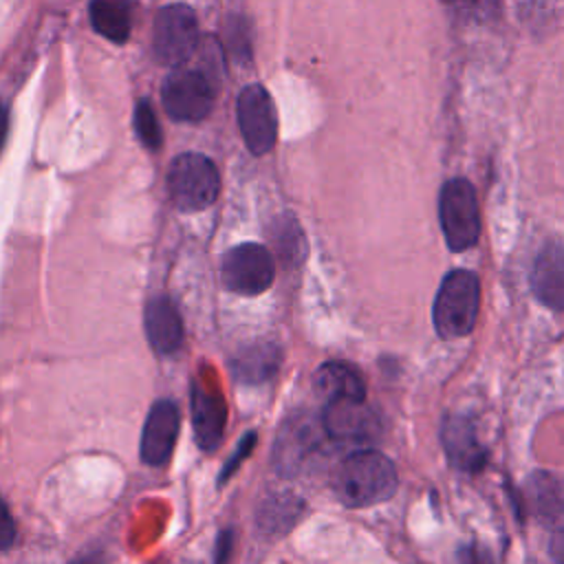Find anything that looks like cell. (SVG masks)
Masks as SVG:
<instances>
[{
    "instance_id": "obj_5",
    "label": "cell",
    "mask_w": 564,
    "mask_h": 564,
    "mask_svg": "<svg viewBox=\"0 0 564 564\" xmlns=\"http://www.w3.org/2000/svg\"><path fill=\"white\" fill-rule=\"evenodd\" d=\"M198 20L187 4H167L156 11L152 26V53L159 64L178 68L198 46Z\"/></svg>"
},
{
    "instance_id": "obj_9",
    "label": "cell",
    "mask_w": 564,
    "mask_h": 564,
    "mask_svg": "<svg viewBox=\"0 0 564 564\" xmlns=\"http://www.w3.org/2000/svg\"><path fill=\"white\" fill-rule=\"evenodd\" d=\"M322 427L328 438L344 445H364L379 436V416L375 410L364 401L355 399H341V401H328Z\"/></svg>"
},
{
    "instance_id": "obj_21",
    "label": "cell",
    "mask_w": 564,
    "mask_h": 564,
    "mask_svg": "<svg viewBox=\"0 0 564 564\" xmlns=\"http://www.w3.org/2000/svg\"><path fill=\"white\" fill-rule=\"evenodd\" d=\"M300 509H302V505L297 498L273 496L262 502V507L258 511V520H260L262 529H267V531H284L293 524Z\"/></svg>"
},
{
    "instance_id": "obj_24",
    "label": "cell",
    "mask_w": 564,
    "mask_h": 564,
    "mask_svg": "<svg viewBox=\"0 0 564 564\" xmlns=\"http://www.w3.org/2000/svg\"><path fill=\"white\" fill-rule=\"evenodd\" d=\"M458 564H494V555L485 546L471 542L458 551Z\"/></svg>"
},
{
    "instance_id": "obj_2",
    "label": "cell",
    "mask_w": 564,
    "mask_h": 564,
    "mask_svg": "<svg viewBox=\"0 0 564 564\" xmlns=\"http://www.w3.org/2000/svg\"><path fill=\"white\" fill-rule=\"evenodd\" d=\"M480 306V282L471 271H449L434 300V326L443 339H456L471 333Z\"/></svg>"
},
{
    "instance_id": "obj_13",
    "label": "cell",
    "mask_w": 564,
    "mask_h": 564,
    "mask_svg": "<svg viewBox=\"0 0 564 564\" xmlns=\"http://www.w3.org/2000/svg\"><path fill=\"white\" fill-rule=\"evenodd\" d=\"M533 295L549 308L564 311V247L549 242L535 258L531 273Z\"/></svg>"
},
{
    "instance_id": "obj_26",
    "label": "cell",
    "mask_w": 564,
    "mask_h": 564,
    "mask_svg": "<svg viewBox=\"0 0 564 564\" xmlns=\"http://www.w3.org/2000/svg\"><path fill=\"white\" fill-rule=\"evenodd\" d=\"M549 551L553 555V560L557 564H564V527L555 531V535L551 538V544H549Z\"/></svg>"
},
{
    "instance_id": "obj_17",
    "label": "cell",
    "mask_w": 564,
    "mask_h": 564,
    "mask_svg": "<svg viewBox=\"0 0 564 564\" xmlns=\"http://www.w3.org/2000/svg\"><path fill=\"white\" fill-rule=\"evenodd\" d=\"M93 29L115 44H123L132 31V0H90Z\"/></svg>"
},
{
    "instance_id": "obj_29",
    "label": "cell",
    "mask_w": 564,
    "mask_h": 564,
    "mask_svg": "<svg viewBox=\"0 0 564 564\" xmlns=\"http://www.w3.org/2000/svg\"><path fill=\"white\" fill-rule=\"evenodd\" d=\"M445 2H456V0H445Z\"/></svg>"
},
{
    "instance_id": "obj_4",
    "label": "cell",
    "mask_w": 564,
    "mask_h": 564,
    "mask_svg": "<svg viewBox=\"0 0 564 564\" xmlns=\"http://www.w3.org/2000/svg\"><path fill=\"white\" fill-rule=\"evenodd\" d=\"M438 220L452 251H465L480 236V212L476 189L465 178H449L441 187Z\"/></svg>"
},
{
    "instance_id": "obj_8",
    "label": "cell",
    "mask_w": 564,
    "mask_h": 564,
    "mask_svg": "<svg viewBox=\"0 0 564 564\" xmlns=\"http://www.w3.org/2000/svg\"><path fill=\"white\" fill-rule=\"evenodd\" d=\"M240 134L253 154H267L278 139V115L269 93L260 84H249L236 99Z\"/></svg>"
},
{
    "instance_id": "obj_16",
    "label": "cell",
    "mask_w": 564,
    "mask_h": 564,
    "mask_svg": "<svg viewBox=\"0 0 564 564\" xmlns=\"http://www.w3.org/2000/svg\"><path fill=\"white\" fill-rule=\"evenodd\" d=\"M527 505L544 522L564 527V478L553 474H535L527 487Z\"/></svg>"
},
{
    "instance_id": "obj_20",
    "label": "cell",
    "mask_w": 564,
    "mask_h": 564,
    "mask_svg": "<svg viewBox=\"0 0 564 564\" xmlns=\"http://www.w3.org/2000/svg\"><path fill=\"white\" fill-rule=\"evenodd\" d=\"M271 238H273L275 251L280 253V258H282L286 264H295V262H300V260L304 258L306 242H304L302 229H300V225L295 223L293 216H280V218L273 223Z\"/></svg>"
},
{
    "instance_id": "obj_1",
    "label": "cell",
    "mask_w": 564,
    "mask_h": 564,
    "mask_svg": "<svg viewBox=\"0 0 564 564\" xmlns=\"http://www.w3.org/2000/svg\"><path fill=\"white\" fill-rule=\"evenodd\" d=\"M397 469L375 449L348 454L333 471V491L346 507H370L394 496Z\"/></svg>"
},
{
    "instance_id": "obj_12",
    "label": "cell",
    "mask_w": 564,
    "mask_h": 564,
    "mask_svg": "<svg viewBox=\"0 0 564 564\" xmlns=\"http://www.w3.org/2000/svg\"><path fill=\"white\" fill-rule=\"evenodd\" d=\"M441 443L447 458L463 471H478L487 460V452L478 441L476 427L467 416H447L441 425Z\"/></svg>"
},
{
    "instance_id": "obj_19",
    "label": "cell",
    "mask_w": 564,
    "mask_h": 564,
    "mask_svg": "<svg viewBox=\"0 0 564 564\" xmlns=\"http://www.w3.org/2000/svg\"><path fill=\"white\" fill-rule=\"evenodd\" d=\"M280 366V352L273 344H256L234 361V375L242 383L269 381Z\"/></svg>"
},
{
    "instance_id": "obj_7",
    "label": "cell",
    "mask_w": 564,
    "mask_h": 564,
    "mask_svg": "<svg viewBox=\"0 0 564 564\" xmlns=\"http://www.w3.org/2000/svg\"><path fill=\"white\" fill-rule=\"evenodd\" d=\"M223 284L240 295L264 293L273 282V256L258 242L231 247L220 262Z\"/></svg>"
},
{
    "instance_id": "obj_25",
    "label": "cell",
    "mask_w": 564,
    "mask_h": 564,
    "mask_svg": "<svg viewBox=\"0 0 564 564\" xmlns=\"http://www.w3.org/2000/svg\"><path fill=\"white\" fill-rule=\"evenodd\" d=\"M15 540V522L4 505V500L0 498V551H7Z\"/></svg>"
},
{
    "instance_id": "obj_23",
    "label": "cell",
    "mask_w": 564,
    "mask_h": 564,
    "mask_svg": "<svg viewBox=\"0 0 564 564\" xmlns=\"http://www.w3.org/2000/svg\"><path fill=\"white\" fill-rule=\"evenodd\" d=\"M253 443H256V434H253V432L245 434V438L240 441V445H238L236 454L225 463V469H223V474H220V480H227V478L238 469V465L249 456V452H251Z\"/></svg>"
},
{
    "instance_id": "obj_11",
    "label": "cell",
    "mask_w": 564,
    "mask_h": 564,
    "mask_svg": "<svg viewBox=\"0 0 564 564\" xmlns=\"http://www.w3.org/2000/svg\"><path fill=\"white\" fill-rule=\"evenodd\" d=\"M192 425L194 438L200 449L212 452L223 441L225 423H227V408L223 394L209 390L203 383H192Z\"/></svg>"
},
{
    "instance_id": "obj_22",
    "label": "cell",
    "mask_w": 564,
    "mask_h": 564,
    "mask_svg": "<svg viewBox=\"0 0 564 564\" xmlns=\"http://www.w3.org/2000/svg\"><path fill=\"white\" fill-rule=\"evenodd\" d=\"M134 130L145 148L159 150L161 148V126L156 119V112L148 99H139L134 108Z\"/></svg>"
},
{
    "instance_id": "obj_14",
    "label": "cell",
    "mask_w": 564,
    "mask_h": 564,
    "mask_svg": "<svg viewBox=\"0 0 564 564\" xmlns=\"http://www.w3.org/2000/svg\"><path fill=\"white\" fill-rule=\"evenodd\" d=\"M145 335L154 350L174 352L183 341V322L174 302L165 295L152 297L143 315Z\"/></svg>"
},
{
    "instance_id": "obj_18",
    "label": "cell",
    "mask_w": 564,
    "mask_h": 564,
    "mask_svg": "<svg viewBox=\"0 0 564 564\" xmlns=\"http://www.w3.org/2000/svg\"><path fill=\"white\" fill-rule=\"evenodd\" d=\"M315 445V434L308 430L306 423H291L280 432L275 445V467L282 474H291L297 465L311 454Z\"/></svg>"
},
{
    "instance_id": "obj_6",
    "label": "cell",
    "mask_w": 564,
    "mask_h": 564,
    "mask_svg": "<svg viewBox=\"0 0 564 564\" xmlns=\"http://www.w3.org/2000/svg\"><path fill=\"white\" fill-rule=\"evenodd\" d=\"M161 99L176 121H203L216 101V84L207 70L176 68L163 79Z\"/></svg>"
},
{
    "instance_id": "obj_27",
    "label": "cell",
    "mask_w": 564,
    "mask_h": 564,
    "mask_svg": "<svg viewBox=\"0 0 564 564\" xmlns=\"http://www.w3.org/2000/svg\"><path fill=\"white\" fill-rule=\"evenodd\" d=\"M231 549V535L229 533H223L220 540H218V551H216V564H225L227 560V553Z\"/></svg>"
},
{
    "instance_id": "obj_3",
    "label": "cell",
    "mask_w": 564,
    "mask_h": 564,
    "mask_svg": "<svg viewBox=\"0 0 564 564\" xmlns=\"http://www.w3.org/2000/svg\"><path fill=\"white\" fill-rule=\"evenodd\" d=\"M167 192L183 212L209 207L220 192V176L212 159L198 152H185L172 159L167 167Z\"/></svg>"
},
{
    "instance_id": "obj_10",
    "label": "cell",
    "mask_w": 564,
    "mask_h": 564,
    "mask_svg": "<svg viewBox=\"0 0 564 564\" xmlns=\"http://www.w3.org/2000/svg\"><path fill=\"white\" fill-rule=\"evenodd\" d=\"M178 438V408L161 399L145 416L141 432V460L150 467H161L170 460L172 449Z\"/></svg>"
},
{
    "instance_id": "obj_28",
    "label": "cell",
    "mask_w": 564,
    "mask_h": 564,
    "mask_svg": "<svg viewBox=\"0 0 564 564\" xmlns=\"http://www.w3.org/2000/svg\"><path fill=\"white\" fill-rule=\"evenodd\" d=\"M7 132H9V108L0 101V150H2V145H4Z\"/></svg>"
},
{
    "instance_id": "obj_15",
    "label": "cell",
    "mask_w": 564,
    "mask_h": 564,
    "mask_svg": "<svg viewBox=\"0 0 564 564\" xmlns=\"http://www.w3.org/2000/svg\"><path fill=\"white\" fill-rule=\"evenodd\" d=\"M313 388L326 403L341 399H366V383L361 375L350 364L344 361L322 364L313 377Z\"/></svg>"
}]
</instances>
